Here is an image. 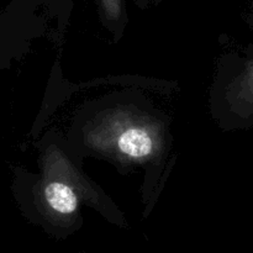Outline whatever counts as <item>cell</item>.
I'll return each instance as SVG.
<instances>
[{
    "label": "cell",
    "mask_w": 253,
    "mask_h": 253,
    "mask_svg": "<svg viewBox=\"0 0 253 253\" xmlns=\"http://www.w3.org/2000/svg\"><path fill=\"white\" fill-rule=\"evenodd\" d=\"M46 202L51 210L62 216L73 215L78 209V197L73 188L63 182H52L44 189Z\"/></svg>",
    "instance_id": "7a4b0ae2"
},
{
    "label": "cell",
    "mask_w": 253,
    "mask_h": 253,
    "mask_svg": "<svg viewBox=\"0 0 253 253\" xmlns=\"http://www.w3.org/2000/svg\"><path fill=\"white\" fill-rule=\"evenodd\" d=\"M101 4H103L104 9L108 12L109 15H115L119 14L121 6V0H100Z\"/></svg>",
    "instance_id": "3957f363"
},
{
    "label": "cell",
    "mask_w": 253,
    "mask_h": 253,
    "mask_svg": "<svg viewBox=\"0 0 253 253\" xmlns=\"http://www.w3.org/2000/svg\"><path fill=\"white\" fill-rule=\"evenodd\" d=\"M119 151L124 156L132 160H142L148 157L155 151V138L152 133L143 127L125 128L118 137Z\"/></svg>",
    "instance_id": "6da1fadb"
}]
</instances>
